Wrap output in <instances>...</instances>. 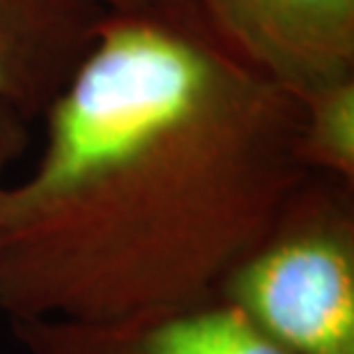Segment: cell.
I'll use <instances>...</instances> for the list:
<instances>
[{"instance_id": "cell-1", "label": "cell", "mask_w": 354, "mask_h": 354, "mask_svg": "<svg viewBox=\"0 0 354 354\" xmlns=\"http://www.w3.org/2000/svg\"><path fill=\"white\" fill-rule=\"evenodd\" d=\"M0 209L7 320L124 324L221 301L310 171L299 104L194 0L106 14Z\"/></svg>"}, {"instance_id": "cell-2", "label": "cell", "mask_w": 354, "mask_h": 354, "mask_svg": "<svg viewBox=\"0 0 354 354\" xmlns=\"http://www.w3.org/2000/svg\"><path fill=\"white\" fill-rule=\"evenodd\" d=\"M221 301L290 354H354V184L310 173Z\"/></svg>"}, {"instance_id": "cell-3", "label": "cell", "mask_w": 354, "mask_h": 354, "mask_svg": "<svg viewBox=\"0 0 354 354\" xmlns=\"http://www.w3.org/2000/svg\"><path fill=\"white\" fill-rule=\"evenodd\" d=\"M207 30L295 102L354 76V0H194Z\"/></svg>"}, {"instance_id": "cell-4", "label": "cell", "mask_w": 354, "mask_h": 354, "mask_svg": "<svg viewBox=\"0 0 354 354\" xmlns=\"http://www.w3.org/2000/svg\"><path fill=\"white\" fill-rule=\"evenodd\" d=\"M28 354H290L225 301L124 324L10 320Z\"/></svg>"}, {"instance_id": "cell-5", "label": "cell", "mask_w": 354, "mask_h": 354, "mask_svg": "<svg viewBox=\"0 0 354 354\" xmlns=\"http://www.w3.org/2000/svg\"><path fill=\"white\" fill-rule=\"evenodd\" d=\"M99 21L81 0H0V102L30 120L41 115Z\"/></svg>"}, {"instance_id": "cell-6", "label": "cell", "mask_w": 354, "mask_h": 354, "mask_svg": "<svg viewBox=\"0 0 354 354\" xmlns=\"http://www.w3.org/2000/svg\"><path fill=\"white\" fill-rule=\"evenodd\" d=\"M297 152L310 173L354 184V76L299 99Z\"/></svg>"}, {"instance_id": "cell-7", "label": "cell", "mask_w": 354, "mask_h": 354, "mask_svg": "<svg viewBox=\"0 0 354 354\" xmlns=\"http://www.w3.org/2000/svg\"><path fill=\"white\" fill-rule=\"evenodd\" d=\"M28 124L30 118L14 109L12 104L0 102V209H3L5 191L10 187L7 173L28 147Z\"/></svg>"}, {"instance_id": "cell-8", "label": "cell", "mask_w": 354, "mask_h": 354, "mask_svg": "<svg viewBox=\"0 0 354 354\" xmlns=\"http://www.w3.org/2000/svg\"><path fill=\"white\" fill-rule=\"evenodd\" d=\"M81 3L106 17V14H133L157 10V7H168L182 3V0H81Z\"/></svg>"}]
</instances>
